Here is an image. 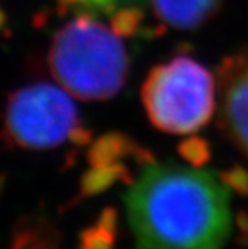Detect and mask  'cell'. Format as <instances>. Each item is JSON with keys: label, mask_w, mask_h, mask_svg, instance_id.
Wrapping results in <instances>:
<instances>
[{"label": "cell", "mask_w": 248, "mask_h": 249, "mask_svg": "<svg viewBox=\"0 0 248 249\" xmlns=\"http://www.w3.org/2000/svg\"><path fill=\"white\" fill-rule=\"evenodd\" d=\"M140 98L156 129L174 135L193 134L216 111V79L197 60L176 56L149 72Z\"/></svg>", "instance_id": "3957f363"}, {"label": "cell", "mask_w": 248, "mask_h": 249, "mask_svg": "<svg viewBox=\"0 0 248 249\" xmlns=\"http://www.w3.org/2000/svg\"><path fill=\"white\" fill-rule=\"evenodd\" d=\"M144 12L137 7L118 8L112 15V31L118 37H134L139 34Z\"/></svg>", "instance_id": "30bf717a"}, {"label": "cell", "mask_w": 248, "mask_h": 249, "mask_svg": "<svg viewBox=\"0 0 248 249\" xmlns=\"http://www.w3.org/2000/svg\"><path fill=\"white\" fill-rule=\"evenodd\" d=\"M5 19H7V18H5V13H3V10L0 8V28H2V26L5 24Z\"/></svg>", "instance_id": "5bb4252c"}, {"label": "cell", "mask_w": 248, "mask_h": 249, "mask_svg": "<svg viewBox=\"0 0 248 249\" xmlns=\"http://www.w3.org/2000/svg\"><path fill=\"white\" fill-rule=\"evenodd\" d=\"M116 213L107 209L98 219V224L87 229L81 236V249H112L114 245Z\"/></svg>", "instance_id": "9c48e42d"}, {"label": "cell", "mask_w": 248, "mask_h": 249, "mask_svg": "<svg viewBox=\"0 0 248 249\" xmlns=\"http://www.w3.org/2000/svg\"><path fill=\"white\" fill-rule=\"evenodd\" d=\"M114 2H116V3H118V2H119V0H114Z\"/></svg>", "instance_id": "9a60e30c"}, {"label": "cell", "mask_w": 248, "mask_h": 249, "mask_svg": "<svg viewBox=\"0 0 248 249\" xmlns=\"http://www.w3.org/2000/svg\"><path fill=\"white\" fill-rule=\"evenodd\" d=\"M129 176V169L123 162L110 164V166H92L81 178V192L84 196L98 195L113 187L119 180L133 182Z\"/></svg>", "instance_id": "ba28073f"}, {"label": "cell", "mask_w": 248, "mask_h": 249, "mask_svg": "<svg viewBox=\"0 0 248 249\" xmlns=\"http://www.w3.org/2000/svg\"><path fill=\"white\" fill-rule=\"evenodd\" d=\"M126 156H133L139 164H153V156L149 151L140 148L131 137L119 132H110L98 137L87 153L91 166H110L119 162Z\"/></svg>", "instance_id": "52a82bcc"}, {"label": "cell", "mask_w": 248, "mask_h": 249, "mask_svg": "<svg viewBox=\"0 0 248 249\" xmlns=\"http://www.w3.org/2000/svg\"><path fill=\"white\" fill-rule=\"evenodd\" d=\"M223 0H152L155 15L176 29H197L218 12Z\"/></svg>", "instance_id": "8992f818"}, {"label": "cell", "mask_w": 248, "mask_h": 249, "mask_svg": "<svg viewBox=\"0 0 248 249\" xmlns=\"http://www.w3.org/2000/svg\"><path fill=\"white\" fill-rule=\"evenodd\" d=\"M124 203L139 249H221L229 238V188L211 171L149 164Z\"/></svg>", "instance_id": "6da1fadb"}, {"label": "cell", "mask_w": 248, "mask_h": 249, "mask_svg": "<svg viewBox=\"0 0 248 249\" xmlns=\"http://www.w3.org/2000/svg\"><path fill=\"white\" fill-rule=\"evenodd\" d=\"M49 66L63 89L81 100H108L123 89L129 58L112 29L81 13L57 31Z\"/></svg>", "instance_id": "7a4b0ae2"}, {"label": "cell", "mask_w": 248, "mask_h": 249, "mask_svg": "<svg viewBox=\"0 0 248 249\" xmlns=\"http://www.w3.org/2000/svg\"><path fill=\"white\" fill-rule=\"evenodd\" d=\"M91 140H92V132L81 124H77L70 134V142L75 143L76 146H86L91 143Z\"/></svg>", "instance_id": "4fadbf2b"}, {"label": "cell", "mask_w": 248, "mask_h": 249, "mask_svg": "<svg viewBox=\"0 0 248 249\" xmlns=\"http://www.w3.org/2000/svg\"><path fill=\"white\" fill-rule=\"evenodd\" d=\"M218 77L221 127L230 142L248 156V47L224 58Z\"/></svg>", "instance_id": "5b68a950"}, {"label": "cell", "mask_w": 248, "mask_h": 249, "mask_svg": "<svg viewBox=\"0 0 248 249\" xmlns=\"http://www.w3.org/2000/svg\"><path fill=\"white\" fill-rule=\"evenodd\" d=\"M79 111L70 92L50 82H36L10 95L5 137L23 150H52L70 140Z\"/></svg>", "instance_id": "277c9868"}, {"label": "cell", "mask_w": 248, "mask_h": 249, "mask_svg": "<svg viewBox=\"0 0 248 249\" xmlns=\"http://www.w3.org/2000/svg\"><path fill=\"white\" fill-rule=\"evenodd\" d=\"M182 160L192 164V167H202L211 160V146L202 137H187L177 146Z\"/></svg>", "instance_id": "8fae6325"}, {"label": "cell", "mask_w": 248, "mask_h": 249, "mask_svg": "<svg viewBox=\"0 0 248 249\" xmlns=\"http://www.w3.org/2000/svg\"><path fill=\"white\" fill-rule=\"evenodd\" d=\"M221 180L228 188L237 190L239 193L248 195V171L240 166H235L221 174Z\"/></svg>", "instance_id": "7c38bea8"}]
</instances>
